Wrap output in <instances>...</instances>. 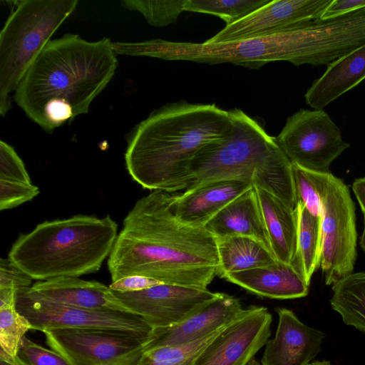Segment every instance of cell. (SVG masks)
<instances>
[{
	"label": "cell",
	"mask_w": 365,
	"mask_h": 365,
	"mask_svg": "<svg viewBox=\"0 0 365 365\" xmlns=\"http://www.w3.org/2000/svg\"><path fill=\"white\" fill-rule=\"evenodd\" d=\"M205 227L215 237L242 235L254 238L271 251L254 185L221 210Z\"/></svg>",
	"instance_id": "obj_21"
},
{
	"label": "cell",
	"mask_w": 365,
	"mask_h": 365,
	"mask_svg": "<svg viewBox=\"0 0 365 365\" xmlns=\"http://www.w3.org/2000/svg\"><path fill=\"white\" fill-rule=\"evenodd\" d=\"M365 79V43L328 65L304 95L307 105L323 109Z\"/></svg>",
	"instance_id": "obj_20"
},
{
	"label": "cell",
	"mask_w": 365,
	"mask_h": 365,
	"mask_svg": "<svg viewBox=\"0 0 365 365\" xmlns=\"http://www.w3.org/2000/svg\"><path fill=\"white\" fill-rule=\"evenodd\" d=\"M271 251L277 261L292 264L297 252V218L295 210L279 198L255 187Z\"/></svg>",
	"instance_id": "obj_22"
},
{
	"label": "cell",
	"mask_w": 365,
	"mask_h": 365,
	"mask_svg": "<svg viewBox=\"0 0 365 365\" xmlns=\"http://www.w3.org/2000/svg\"><path fill=\"white\" fill-rule=\"evenodd\" d=\"M274 337L265 344L261 365H307L320 351L324 334L302 322L293 311L277 308Z\"/></svg>",
	"instance_id": "obj_16"
},
{
	"label": "cell",
	"mask_w": 365,
	"mask_h": 365,
	"mask_svg": "<svg viewBox=\"0 0 365 365\" xmlns=\"http://www.w3.org/2000/svg\"><path fill=\"white\" fill-rule=\"evenodd\" d=\"M252 186L240 180L212 182L182 193L175 192L173 208L180 221L205 227L221 210Z\"/></svg>",
	"instance_id": "obj_17"
},
{
	"label": "cell",
	"mask_w": 365,
	"mask_h": 365,
	"mask_svg": "<svg viewBox=\"0 0 365 365\" xmlns=\"http://www.w3.org/2000/svg\"><path fill=\"white\" fill-rule=\"evenodd\" d=\"M230 113V132L197 153L191 165L192 182L185 190L218 180H240L268 191L295 210L292 163L276 138L242 110Z\"/></svg>",
	"instance_id": "obj_5"
},
{
	"label": "cell",
	"mask_w": 365,
	"mask_h": 365,
	"mask_svg": "<svg viewBox=\"0 0 365 365\" xmlns=\"http://www.w3.org/2000/svg\"><path fill=\"white\" fill-rule=\"evenodd\" d=\"M17 290L12 288H0V308L16 303Z\"/></svg>",
	"instance_id": "obj_38"
},
{
	"label": "cell",
	"mask_w": 365,
	"mask_h": 365,
	"mask_svg": "<svg viewBox=\"0 0 365 365\" xmlns=\"http://www.w3.org/2000/svg\"><path fill=\"white\" fill-rule=\"evenodd\" d=\"M271 0H187L185 11L209 14L223 19L226 26L245 18Z\"/></svg>",
	"instance_id": "obj_27"
},
{
	"label": "cell",
	"mask_w": 365,
	"mask_h": 365,
	"mask_svg": "<svg viewBox=\"0 0 365 365\" xmlns=\"http://www.w3.org/2000/svg\"><path fill=\"white\" fill-rule=\"evenodd\" d=\"M297 202H302L316 217L322 213V200L329 173H317L292 164Z\"/></svg>",
	"instance_id": "obj_28"
},
{
	"label": "cell",
	"mask_w": 365,
	"mask_h": 365,
	"mask_svg": "<svg viewBox=\"0 0 365 365\" xmlns=\"http://www.w3.org/2000/svg\"><path fill=\"white\" fill-rule=\"evenodd\" d=\"M272 316L264 307L251 306L225 326L192 365H247L271 336Z\"/></svg>",
	"instance_id": "obj_13"
},
{
	"label": "cell",
	"mask_w": 365,
	"mask_h": 365,
	"mask_svg": "<svg viewBox=\"0 0 365 365\" xmlns=\"http://www.w3.org/2000/svg\"><path fill=\"white\" fill-rule=\"evenodd\" d=\"M361 10H365V0H332L320 20L333 19Z\"/></svg>",
	"instance_id": "obj_35"
},
{
	"label": "cell",
	"mask_w": 365,
	"mask_h": 365,
	"mask_svg": "<svg viewBox=\"0 0 365 365\" xmlns=\"http://www.w3.org/2000/svg\"><path fill=\"white\" fill-rule=\"evenodd\" d=\"M275 138L292 164L323 173H329L331 163L349 147L323 109H300Z\"/></svg>",
	"instance_id": "obj_9"
},
{
	"label": "cell",
	"mask_w": 365,
	"mask_h": 365,
	"mask_svg": "<svg viewBox=\"0 0 365 365\" xmlns=\"http://www.w3.org/2000/svg\"><path fill=\"white\" fill-rule=\"evenodd\" d=\"M161 282L141 276L121 278L109 285L110 289L118 292H135L147 289Z\"/></svg>",
	"instance_id": "obj_36"
},
{
	"label": "cell",
	"mask_w": 365,
	"mask_h": 365,
	"mask_svg": "<svg viewBox=\"0 0 365 365\" xmlns=\"http://www.w3.org/2000/svg\"><path fill=\"white\" fill-rule=\"evenodd\" d=\"M112 292L133 314L142 317L153 329L179 322L217 293L207 289L165 283L135 292Z\"/></svg>",
	"instance_id": "obj_14"
},
{
	"label": "cell",
	"mask_w": 365,
	"mask_h": 365,
	"mask_svg": "<svg viewBox=\"0 0 365 365\" xmlns=\"http://www.w3.org/2000/svg\"><path fill=\"white\" fill-rule=\"evenodd\" d=\"M321 267L327 285L353 273L356 259L355 205L349 190L331 173L322 200Z\"/></svg>",
	"instance_id": "obj_8"
},
{
	"label": "cell",
	"mask_w": 365,
	"mask_h": 365,
	"mask_svg": "<svg viewBox=\"0 0 365 365\" xmlns=\"http://www.w3.org/2000/svg\"><path fill=\"white\" fill-rule=\"evenodd\" d=\"M247 365H261L255 358L250 360Z\"/></svg>",
	"instance_id": "obj_41"
},
{
	"label": "cell",
	"mask_w": 365,
	"mask_h": 365,
	"mask_svg": "<svg viewBox=\"0 0 365 365\" xmlns=\"http://www.w3.org/2000/svg\"><path fill=\"white\" fill-rule=\"evenodd\" d=\"M187 0H123L121 6L141 14L147 22L155 27L175 23L185 11Z\"/></svg>",
	"instance_id": "obj_29"
},
{
	"label": "cell",
	"mask_w": 365,
	"mask_h": 365,
	"mask_svg": "<svg viewBox=\"0 0 365 365\" xmlns=\"http://www.w3.org/2000/svg\"><path fill=\"white\" fill-rule=\"evenodd\" d=\"M32 279L19 269L9 258L0 260V288H12L17 292L31 286Z\"/></svg>",
	"instance_id": "obj_34"
},
{
	"label": "cell",
	"mask_w": 365,
	"mask_h": 365,
	"mask_svg": "<svg viewBox=\"0 0 365 365\" xmlns=\"http://www.w3.org/2000/svg\"><path fill=\"white\" fill-rule=\"evenodd\" d=\"M222 278L252 294L270 299L302 298L309 293V284L296 268L291 264L279 261L267 266L231 272Z\"/></svg>",
	"instance_id": "obj_19"
},
{
	"label": "cell",
	"mask_w": 365,
	"mask_h": 365,
	"mask_svg": "<svg viewBox=\"0 0 365 365\" xmlns=\"http://www.w3.org/2000/svg\"><path fill=\"white\" fill-rule=\"evenodd\" d=\"M332 0H271L239 21L222 29L205 43L273 36L321 19Z\"/></svg>",
	"instance_id": "obj_12"
},
{
	"label": "cell",
	"mask_w": 365,
	"mask_h": 365,
	"mask_svg": "<svg viewBox=\"0 0 365 365\" xmlns=\"http://www.w3.org/2000/svg\"><path fill=\"white\" fill-rule=\"evenodd\" d=\"M29 329L30 322L18 312L16 304L0 308V349L9 355H18L21 340Z\"/></svg>",
	"instance_id": "obj_30"
},
{
	"label": "cell",
	"mask_w": 365,
	"mask_h": 365,
	"mask_svg": "<svg viewBox=\"0 0 365 365\" xmlns=\"http://www.w3.org/2000/svg\"><path fill=\"white\" fill-rule=\"evenodd\" d=\"M16 306L30 322L31 329L41 332L55 329H112L146 339L153 331L138 315L65 305L43 299L29 288L17 292Z\"/></svg>",
	"instance_id": "obj_10"
},
{
	"label": "cell",
	"mask_w": 365,
	"mask_h": 365,
	"mask_svg": "<svg viewBox=\"0 0 365 365\" xmlns=\"http://www.w3.org/2000/svg\"><path fill=\"white\" fill-rule=\"evenodd\" d=\"M345 47V32L336 19L316 21L290 31L230 42L198 43L157 38L113 44L117 55L210 64L230 63L252 68L278 61L295 66H328L344 54Z\"/></svg>",
	"instance_id": "obj_4"
},
{
	"label": "cell",
	"mask_w": 365,
	"mask_h": 365,
	"mask_svg": "<svg viewBox=\"0 0 365 365\" xmlns=\"http://www.w3.org/2000/svg\"><path fill=\"white\" fill-rule=\"evenodd\" d=\"M117 230L109 215L46 221L20 235L9 258L32 279L78 277L100 269L113 250Z\"/></svg>",
	"instance_id": "obj_6"
},
{
	"label": "cell",
	"mask_w": 365,
	"mask_h": 365,
	"mask_svg": "<svg viewBox=\"0 0 365 365\" xmlns=\"http://www.w3.org/2000/svg\"><path fill=\"white\" fill-rule=\"evenodd\" d=\"M352 190L365 217V178L356 179L352 185Z\"/></svg>",
	"instance_id": "obj_37"
},
{
	"label": "cell",
	"mask_w": 365,
	"mask_h": 365,
	"mask_svg": "<svg viewBox=\"0 0 365 365\" xmlns=\"http://www.w3.org/2000/svg\"><path fill=\"white\" fill-rule=\"evenodd\" d=\"M244 309L239 299L217 292L212 299L171 326L153 329L144 351L189 344L217 331L237 319Z\"/></svg>",
	"instance_id": "obj_15"
},
{
	"label": "cell",
	"mask_w": 365,
	"mask_h": 365,
	"mask_svg": "<svg viewBox=\"0 0 365 365\" xmlns=\"http://www.w3.org/2000/svg\"><path fill=\"white\" fill-rule=\"evenodd\" d=\"M29 289L43 299L65 305L132 313L109 286L96 281L76 277L56 278L36 282Z\"/></svg>",
	"instance_id": "obj_18"
},
{
	"label": "cell",
	"mask_w": 365,
	"mask_h": 365,
	"mask_svg": "<svg viewBox=\"0 0 365 365\" xmlns=\"http://www.w3.org/2000/svg\"><path fill=\"white\" fill-rule=\"evenodd\" d=\"M297 252L292 264L309 284L311 278L321 266L322 219L312 215L304 205L298 202Z\"/></svg>",
	"instance_id": "obj_24"
},
{
	"label": "cell",
	"mask_w": 365,
	"mask_h": 365,
	"mask_svg": "<svg viewBox=\"0 0 365 365\" xmlns=\"http://www.w3.org/2000/svg\"><path fill=\"white\" fill-rule=\"evenodd\" d=\"M43 333L48 346L70 365H136L148 339L112 329H55Z\"/></svg>",
	"instance_id": "obj_11"
},
{
	"label": "cell",
	"mask_w": 365,
	"mask_h": 365,
	"mask_svg": "<svg viewBox=\"0 0 365 365\" xmlns=\"http://www.w3.org/2000/svg\"><path fill=\"white\" fill-rule=\"evenodd\" d=\"M0 32V115L11 109L10 93L50 41V38L75 11L78 0L14 1Z\"/></svg>",
	"instance_id": "obj_7"
},
{
	"label": "cell",
	"mask_w": 365,
	"mask_h": 365,
	"mask_svg": "<svg viewBox=\"0 0 365 365\" xmlns=\"http://www.w3.org/2000/svg\"><path fill=\"white\" fill-rule=\"evenodd\" d=\"M174 195L152 191L128 213L108 257L112 282L141 276L161 283L207 289L218 275L215 237L205 227L180 221L173 208Z\"/></svg>",
	"instance_id": "obj_1"
},
{
	"label": "cell",
	"mask_w": 365,
	"mask_h": 365,
	"mask_svg": "<svg viewBox=\"0 0 365 365\" xmlns=\"http://www.w3.org/2000/svg\"><path fill=\"white\" fill-rule=\"evenodd\" d=\"M360 245L362 250L365 252V217L364 220V230L360 240Z\"/></svg>",
	"instance_id": "obj_39"
},
{
	"label": "cell",
	"mask_w": 365,
	"mask_h": 365,
	"mask_svg": "<svg viewBox=\"0 0 365 365\" xmlns=\"http://www.w3.org/2000/svg\"><path fill=\"white\" fill-rule=\"evenodd\" d=\"M108 38L88 41L67 34L51 40L33 61L14 94L16 104L45 132L87 113L118 66Z\"/></svg>",
	"instance_id": "obj_2"
},
{
	"label": "cell",
	"mask_w": 365,
	"mask_h": 365,
	"mask_svg": "<svg viewBox=\"0 0 365 365\" xmlns=\"http://www.w3.org/2000/svg\"><path fill=\"white\" fill-rule=\"evenodd\" d=\"M18 356L26 365H70L58 352L43 347L25 336L21 340Z\"/></svg>",
	"instance_id": "obj_33"
},
{
	"label": "cell",
	"mask_w": 365,
	"mask_h": 365,
	"mask_svg": "<svg viewBox=\"0 0 365 365\" xmlns=\"http://www.w3.org/2000/svg\"><path fill=\"white\" fill-rule=\"evenodd\" d=\"M31 183L0 180V210H8L31 200L39 194Z\"/></svg>",
	"instance_id": "obj_31"
},
{
	"label": "cell",
	"mask_w": 365,
	"mask_h": 365,
	"mask_svg": "<svg viewBox=\"0 0 365 365\" xmlns=\"http://www.w3.org/2000/svg\"><path fill=\"white\" fill-rule=\"evenodd\" d=\"M230 110L215 104L178 102L154 110L129 133L126 168L143 187L168 192L185 190L191 165L204 148L231 130Z\"/></svg>",
	"instance_id": "obj_3"
},
{
	"label": "cell",
	"mask_w": 365,
	"mask_h": 365,
	"mask_svg": "<svg viewBox=\"0 0 365 365\" xmlns=\"http://www.w3.org/2000/svg\"><path fill=\"white\" fill-rule=\"evenodd\" d=\"M218 257V276L267 266L277 260L259 241L246 236L215 237Z\"/></svg>",
	"instance_id": "obj_23"
},
{
	"label": "cell",
	"mask_w": 365,
	"mask_h": 365,
	"mask_svg": "<svg viewBox=\"0 0 365 365\" xmlns=\"http://www.w3.org/2000/svg\"><path fill=\"white\" fill-rule=\"evenodd\" d=\"M307 365H331V363L328 360L314 361L312 362L309 363Z\"/></svg>",
	"instance_id": "obj_40"
},
{
	"label": "cell",
	"mask_w": 365,
	"mask_h": 365,
	"mask_svg": "<svg viewBox=\"0 0 365 365\" xmlns=\"http://www.w3.org/2000/svg\"><path fill=\"white\" fill-rule=\"evenodd\" d=\"M0 365H11L6 361L0 360Z\"/></svg>",
	"instance_id": "obj_42"
},
{
	"label": "cell",
	"mask_w": 365,
	"mask_h": 365,
	"mask_svg": "<svg viewBox=\"0 0 365 365\" xmlns=\"http://www.w3.org/2000/svg\"><path fill=\"white\" fill-rule=\"evenodd\" d=\"M0 180L31 183L25 165L14 148L0 141Z\"/></svg>",
	"instance_id": "obj_32"
},
{
	"label": "cell",
	"mask_w": 365,
	"mask_h": 365,
	"mask_svg": "<svg viewBox=\"0 0 365 365\" xmlns=\"http://www.w3.org/2000/svg\"><path fill=\"white\" fill-rule=\"evenodd\" d=\"M224 327L189 344L145 351L136 365H192Z\"/></svg>",
	"instance_id": "obj_26"
},
{
	"label": "cell",
	"mask_w": 365,
	"mask_h": 365,
	"mask_svg": "<svg viewBox=\"0 0 365 365\" xmlns=\"http://www.w3.org/2000/svg\"><path fill=\"white\" fill-rule=\"evenodd\" d=\"M330 304L343 322L365 333V272L351 273L331 287Z\"/></svg>",
	"instance_id": "obj_25"
}]
</instances>
